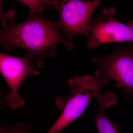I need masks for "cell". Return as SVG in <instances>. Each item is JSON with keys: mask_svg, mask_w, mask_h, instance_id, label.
Instances as JSON below:
<instances>
[{"mask_svg": "<svg viewBox=\"0 0 133 133\" xmlns=\"http://www.w3.org/2000/svg\"><path fill=\"white\" fill-rule=\"evenodd\" d=\"M2 1H0V22L3 28H7L10 25L15 24L14 19L15 16V10H9L5 13L3 10Z\"/></svg>", "mask_w": 133, "mask_h": 133, "instance_id": "9c48e42d", "label": "cell"}, {"mask_svg": "<svg viewBox=\"0 0 133 133\" xmlns=\"http://www.w3.org/2000/svg\"><path fill=\"white\" fill-rule=\"evenodd\" d=\"M60 30L59 22L47 19L29 13L28 18L19 24H13L0 29V47L10 51L13 48L28 51L24 56L32 59L36 57L39 69L43 68L45 57L55 56L57 44H68Z\"/></svg>", "mask_w": 133, "mask_h": 133, "instance_id": "6da1fadb", "label": "cell"}, {"mask_svg": "<svg viewBox=\"0 0 133 133\" xmlns=\"http://www.w3.org/2000/svg\"><path fill=\"white\" fill-rule=\"evenodd\" d=\"M101 3L100 0H53L51 9L56 10L59 13L60 29L67 42V50L74 49V37L86 36L93 14Z\"/></svg>", "mask_w": 133, "mask_h": 133, "instance_id": "277c9868", "label": "cell"}, {"mask_svg": "<svg viewBox=\"0 0 133 133\" xmlns=\"http://www.w3.org/2000/svg\"><path fill=\"white\" fill-rule=\"evenodd\" d=\"M95 97L97 101L98 110L95 116L96 127L99 133H119L118 125L105 116L106 109L114 105L118 102L114 94L109 92L103 95L99 92Z\"/></svg>", "mask_w": 133, "mask_h": 133, "instance_id": "52a82bcc", "label": "cell"}, {"mask_svg": "<svg viewBox=\"0 0 133 133\" xmlns=\"http://www.w3.org/2000/svg\"><path fill=\"white\" fill-rule=\"evenodd\" d=\"M92 59L98 66L94 78L98 85L102 88L112 79L128 99L133 97V43L125 49L115 47L105 57H95Z\"/></svg>", "mask_w": 133, "mask_h": 133, "instance_id": "3957f363", "label": "cell"}, {"mask_svg": "<svg viewBox=\"0 0 133 133\" xmlns=\"http://www.w3.org/2000/svg\"><path fill=\"white\" fill-rule=\"evenodd\" d=\"M116 13L114 7L105 8L97 18L92 19L85 36L87 48L95 49L112 43H133V19L123 24L115 18Z\"/></svg>", "mask_w": 133, "mask_h": 133, "instance_id": "5b68a950", "label": "cell"}, {"mask_svg": "<svg viewBox=\"0 0 133 133\" xmlns=\"http://www.w3.org/2000/svg\"><path fill=\"white\" fill-rule=\"evenodd\" d=\"M8 104L6 99L3 97L2 91L0 90V109L6 107ZM0 133H18L16 129L14 127L12 128H10L8 124L4 126L0 125Z\"/></svg>", "mask_w": 133, "mask_h": 133, "instance_id": "30bf717a", "label": "cell"}, {"mask_svg": "<svg viewBox=\"0 0 133 133\" xmlns=\"http://www.w3.org/2000/svg\"><path fill=\"white\" fill-rule=\"evenodd\" d=\"M68 84L70 88L68 97H58L55 101L58 108L63 111L46 133L61 132L80 117L101 88L94 78L88 75L75 76L68 80Z\"/></svg>", "mask_w": 133, "mask_h": 133, "instance_id": "7a4b0ae2", "label": "cell"}, {"mask_svg": "<svg viewBox=\"0 0 133 133\" xmlns=\"http://www.w3.org/2000/svg\"><path fill=\"white\" fill-rule=\"evenodd\" d=\"M31 60L25 56L18 57L0 52V73L11 90L6 100L12 109L20 108L24 104V99L19 93L23 81L28 77L39 74Z\"/></svg>", "mask_w": 133, "mask_h": 133, "instance_id": "8992f818", "label": "cell"}, {"mask_svg": "<svg viewBox=\"0 0 133 133\" xmlns=\"http://www.w3.org/2000/svg\"><path fill=\"white\" fill-rule=\"evenodd\" d=\"M53 1H18L22 4L26 5L30 9L29 13L36 15L38 12L45 9H51Z\"/></svg>", "mask_w": 133, "mask_h": 133, "instance_id": "ba28073f", "label": "cell"}]
</instances>
